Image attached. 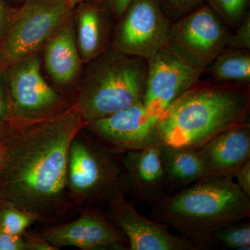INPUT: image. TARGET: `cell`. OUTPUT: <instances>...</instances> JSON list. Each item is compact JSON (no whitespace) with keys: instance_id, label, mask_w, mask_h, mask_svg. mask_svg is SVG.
Listing matches in <instances>:
<instances>
[{"instance_id":"6da1fadb","label":"cell","mask_w":250,"mask_h":250,"mask_svg":"<svg viewBox=\"0 0 250 250\" xmlns=\"http://www.w3.org/2000/svg\"><path fill=\"white\" fill-rule=\"evenodd\" d=\"M85 124L80 106H75L33 125L6 147L0 197L6 205L39 209L62 194L70 146Z\"/></svg>"},{"instance_id":"7a4b0ae2","label":"cell","mask_w":250,"mask_h":250,"mask_svg":"<svg viewBox=\"0 0 250 250\" xmlns=\"http://www.w3.org/2000/svg\"><path fill=\"white\" fill-rule=\"evenodd\" d=\"M250 86L200 82L186 90L159 117L161 142L200 149L225 130L248 121Z\"/></svg>"},{"instance_id":"3957f363","label":"cell","mask_w":250,"mask_h":250,"mask_svg":"<svg viewBox=\"0 0 250 250\" xmlns=\"http://www.w3.org/2000/svg\"><path fill=\"white\" fill-rule=\"evenodd\" d=\"M152 207V220L177 229L200 250L214 244L220 229L250 216V197L230 176L200 179Z\"/></svg>"},{"instance_id":"277c9868","label":"cell","mask_w":250,"mask_h":250,"mask_svg":"<svg viewBox=\"0 0 250 250\" xmlns=\"http://www.w3.org/2000/svg\"><path fill=\"white\" fill-rule=\"evenodd\" d=\"M147 70V59L115 45L106 50L92 67L81 98L87 124L143 101Z\"/></svg>"},{"instance_id":"5b68a950","label":"cell","mask_w":250,"mask_h":250,"mask_svg":"<svg viewBox=\"0 0 250 250\" xmlns=\"http://www.w3.org/2000/svg\"><path fill=\"white\" fill-rule=\"evenodd\" d=\"M65 0H27L0 36V73L35 54L67 20Z\"/></svg>"},{"instance_id":"8992f818","label":"cell","mask_w":250,"mask_h":250,"mask_svg":"<svg viewBox=\"0 0 250 250\" xmlns=\"http://www.w3.org/2000/svg\"><path fill=\"white\" fill-rule=\"evenodd\" d=\"M207 4L172 22L167 46L177 57L205 74L228 47L231 33Z\"/></svg>"},{"instance_id":"52a82bcc","label":"cell","mask_w":250,"mask_h":250,"mask_svg":"<svg viewBox=\"0 0 250 250\" xmlns=\"http://www.w3.org/2000/svg\"><path fill=\"white\" fill-rule=\"evenodd\" d=\"M120 19L114 45L124 53L147 59L167 45L172 22L161 0H132Z\"/></svg>"},{"instance_id":"ba28073f","label":"cell","mask_w":250,"mask_h":250,"mask_svg":"<svg viewBox=\"0 0 250 250\" xmlns=\"http://www.w3.org/2000/svg\"><path fill=\"white\" fill-rule=\"evenodd\" d=\"M147 63L143 103L149 113L158 118L176 98L200 82L204 75L166 45L147 59Z\"/></svg>"},{"instance_id":"9c48e42d","label":"cell","mask_w":250,"mask_h":250,"mask_svg":"<svg viewBox=\"0 0 250 250\" xmlns=\"http://www.w3.org/2000/svg\"><path fill=\"white\" fill-rule=\"evenodd\" d=\"M111 215L127 238L131 250H200L186 237L174 236L165 224L140 214L121 191L112 198Z\"/></svg>"},{"instance_id":"30bf717a","label":"cell","mask_w":250,"mask_h":250,"mask_svg":"<svg viewBox=\"0 0 250 250\" xmlns=\"http://www.w3.org/2000/svg\"><path fill=\"white\" fill-rule=\"evenodd\" d=\"M159 118L149 113L141 101L88 125L102 139L131 151L161 143L157 131Z\"/></svg>"},{"instance_id":"8fae6325","label":"cell","mask_w":250,"mask_h":250,"mask_svg":"<svg viewBox=\"0 0 250 250\" xmlns=\"http://www.w3.org/2000/svg\"><path fill=\"white\" fill-rule=\"evenodd\" d=\"M198 149L205 178L233 177L250 160V124L245 122L220 133Z\"/></svg>"},{"instance_id":"7c38bea8","label":"cell","mask_w":250,"mask_h":250,"mask_svg":"<svg viewBox=\"0 0 250 250\" xmlns=\"http://www.w3.org/2000/svg\"><path fill=\"white\" fill-rule=\"evenodd\" d=\"M69 178L72 187L81 192L105 196L117 190L114 165L104 154L92 150L83 143L73 141L69 151Z\"/></svg>"},{"instance_id":"4fadbf2b","label":"cell","mask_w":250,"mask_h":250,"mask_svg":"<svg viewBox=\"0 0 250 250\" xmlns=\"http://www.w3.org/2000/svg\"><path fill=\"white\" fill-rule=\"evenodd\" d=\"M4 72L7 73L10 95L16 109L35 113L50 107L58 101V95L41 74L40 59L36 54Z\"/></svg>"},{"instance_id":"5bb4252c","label":"cell","mask_w":250,"mask_h":250,"mask_svg":"<svg viewBox=\"0 0 250 250\" xmlns=\"http://www.w3.org/2000/svg\"><path fill=\"white\" fill-rule=\"evenodd\" d=\"M161 143L128 151L123 159L129 187L141 204L152 206L166 196L167 180L161 163Z\"/></svg>"},{"instance_id":"9a60e30c","label":"cell","mask_w":250,"mask_h":250,"mask_svg":"<svg viewBox=\"0 0 250 250\" xmlns=\"http://www.w3.org/2000/svg\"><path fill=\"white\" fill-rule=\"evenodd\" d=\"M47 240L56 246H74L95 249L116 246L123 238L113 227L98 215H84L76 221L51 231Z\"/></svg>"},{"instance_id":"2e32d148","label":"cell","mask_w":250,"mask_h":250,"mask_svg":"<svg viewBox=\"0 0 250 250\" xmlns=\"http://www.w3.org/2000/svg\"><path fill=\"white\" fill-rule=\"evenodd\" d=\"M48 41L45 52L47 71L57 83L68 84L80 68V58L71 22L67 20Z\"/></svg>"},{"instance_id":"e0dca14e","label":"cell","mask_w":250,"mask_h":250,"mask_svg":"<svg viewBox=\"0 0 250 250\" xmlns=\"http://www.w3.org/2000/svg\"><path fill=\"white\" fill-rule=\"evenodd\" d=\"M160 155L167 182L174 187L205 178L198 149L174 147L161 143Z\"/></svg>"},{"instance_id":"ac0fdd59","label":"cell","mask_w":250,"mask_h":250,"mask_svg":"<svg viewBox=\"0 0 250 250\" xmlns=\"http://www.w3.org/2000/svg\"><path fill=\"white\" fill-rule=\"evenodd\" d=\"M104 10L86 6L77 17V41L82 59L89 62L102 52L106 37Z\"/></svg>"},{"instance_id":"d6986e66","label":"cell","mask_w":250,"mask_h":250,"mask_svg":"<svg viewBox=\"0 0 250 250\" xmlns=\"http://www.w3.org/2000/svg\"><path fill=\"white\" fill-rule=\"evenodd\" d=\"M208 82L250 86V50L226 48L206 70Z\"/></svg>"},{"instance_id":"ffe728a7","label":"cell","mask_w":250,"mask_h":250,"mask_svg":"<svg viewBox=\"0 0 250 250\" xmlns=\"http://www.w3.org/2000/svg\"><path fill=\"white\" fill-rule=\"evenodd\" d=\"M207 5L229 28L235 30L246 17L250 0H207Z\"/></svg>"},{"instance_id":"44dd1931","label":"cell","mask_w":250,"mask_h":250,"mask_svg":"<svg viewBox=\"0 0 250 250\" xmlns=\"http://www.w3.org/2000/svg\"><path fill=\"white\" fill-rule=\"evenodd\" d=\"M213 242L234 250L250 249V224H230L218 230L213 235Z\"/></svg>"},{"instance_id":"7402d4cb","label":"cell","mask_w":250,"mask_h":250,"mask_svg":"<svg viewBox=\"0 0 250 250\" xmlns=\"http://www.w3.org/2000/svg\"><path fill=\"white\" fill-rule=\"evenodd\" d=\"M30 223V218L22 211L11 207L0 208V231L20 236Z\"/></svg>"},{"instance_id":"603a6c76","label":"cell","mask_w":250,"mask_h":250,"mask_svg":"<svg viewBox=\"0 0 250 250\" xmlns=\"http://www.w3.org/2000/svg\"><path fill=\"white\" fill-rule=\"evenodd\" d=\"M207 0H161L166 14L172 22L205 4Z\"/></svg>"},{"instance_id":"cb8c5ba5","label":"cell","mask_w":250,"mask_h":250,"mask_svg":"<svg viewBox=\"0 0 250 250\" xmlns=\"http://www.w3.org/2000/svg\"><path fill=\"white\" fill-rule=\"evenodd\" d=\"M231 34L227 48L250 50V14L248 12L241 24Z\"/></svg>"},{"instance_id":"d4e9b609","label":"cell","mask_w":250,"mask_h":250,"mask_svg":"<svg viewBox=\"0 0 250 250\" xmlns=\"http://www.w3.org/2000/svg\"><path fill=\"white\" fill-rule=\"evenodd\" d=\"M26 248L27 243L21 236L0 231V250H23Z\"/></svg>"},{"instance_id":"484cf974","label":"cell","mask_w":250,"mask_h":250,"mask_svg":"<svg viewBox=\"0 0 250 250\" xmlns=\"http://www.w3.org/2000/svg\"><path fill=\"white\" fill-rule=\"evenodd\" d=\"M233 176L236 177L238 187L243 192L250 197V160L247 161L235 172Z\"/></svg>"},{"instance_id":"4316f807","label":"cell","mask_w":250,"mask_h":250,"mask_svg":"<svg viewBox=\"0 0 250 250\" xmlns=\"http://www.w3.org/2000/svg\"><path fill=\"white\" fill-rule=\"evenodd\" d=\"M132 0H105L108 9L117 19H120Z\"/></svg>"},{"instance_id":"83f0119b","label":"cell","mask_w":250,"mask_h":250,"mask_svg":"<svg viewBox=\"0 0 250 250\" xmlns=\"http://www.w3.org/2000/svg\"><path fill=\"white\" fill-rule=\"evenodd\" d=\"M15 11L7 6L4 0H0V36L11 21Z\"/></svg>"},{"instance_id":"f1b7e54d","label":"cell","mask_w":250,"mask_h":250,"mask_svg":"<svg viewBox=\"0 0 250 250\" xmlns=\"http://www.w3.org/2000/svg\"><path fill=\"white\" fill-rule=\"evenodd\" d=\"M6 113H7L6 105L5 103L4 94H3L2 87H1V82H0V121H2L6 118Z\"/></svg>"},{"instance_id":"f546056e","label":"cell","mask_w":250,"mask_h":250,"mask_svg":"<svg viewBox=\"0 0 250 250\" xmlns=\"http://www.w3.org/2000/svg\"><path fill=\"white\" fill-rule=\"evenodd\" d=\"M6 158V148L0 144V170L2 168L4 165L5 161Z\"/></svg>"},{"instance_id":"4dcf8cb0","label":"cell","mask_w":250,"mask_h":250,"mask_svg":"<svg viewBox=\"0 0 250 250\" xmlns=\"http://www.w3.org/2000/svg\"><path fill=\"white\" fill-rule=\"evenodd\" d=\"M88 1V0H65L67 6H68V7L70 8V9L75 7V6H77V5L80 4V3L83 2V1Z\"/></svg>"}]
</instances>
